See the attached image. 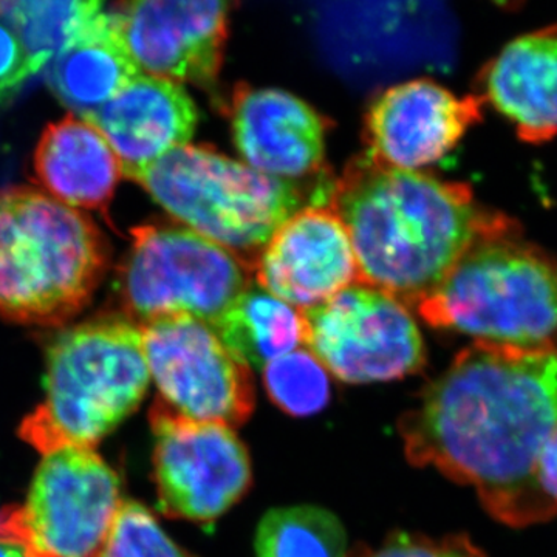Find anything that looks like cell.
Here are the masks:
<instances>
[{
	"label": "cell",
	"instance_id": "30bf717a",
	"mask_svg": "<svg viewBox=\"0 0 557 557\" xmlns=\"http://www.w3.org/2000/svg\"><path fill=\"white\" fill-rule=\"evenodd\" d=\"M149 420L153 482L164 516L212 523L247 494L251 460L233 428L182 416L160 398Z\"/></svg>",
	"mask_w": 557,
	"mask_h": 557
},
{
	"label": "cell",
	"instance_id": "6da1fadb",
	"mask_svg": "<svg viewBox=\"0 0 557 557\" xmlns=\"http://www.w3.org/2000/svg\"><path fill=\"white\" fill-rule=\"evenodd\" d=\"M557 431V348L474 343L420 392L398 432L413 467L472 486L498 522H548L537 461Z\"/></svg>",
	"mask_w": 557,
	"mask_h": 557
},
{
	"label": "cell",
	"instance_id": "7402d4cb",
	"mask_svg": "<svg viewBox=\"0 0 557 557\" xmlns=\"http://www.w3.org/2000/svg\"><path fill=\"white\" fill-rule=\"evenodd\" d=\"M104 9L100 2H0V17L20 36L33 70L40 72Z\"/></svg>",
	"mask_w": 557,
	"mask_h": 557
},
{
	"label": "cell",
	"instance_id": "603a6c76",
	"mask_svg": "<svg viewBox=\"0 0 557 557\" xmlns=\"http://www.w3.org/2000/svg\"><path fill=\"white\" fill-rule=\"evenodd\" d=\"M263 383L271 401L293 417L321 412L330 401L327 369L310 350L274 359L263 368Z\"/></svg>",
	"mask_w": 557,
	"mask_h": 557
},
{
	"label": "cell",
	"instance_id": "e0dca14e",
	"mask_svg": "<svg viewBox=\"0 0 557 557\" xmlns=\"http://www.w3.org/2000/svg\"><path fill=\"white\" fill-rule=\"evenodd\" d=\"M480 79V100L505 116L522 141L544 145L556 137L557 24L512 39Z\"/></svg>",
	"mask_w": 557,
	"mask_h": 557
},
{
	"label": "cell",
	"instance_id": "2e32d148",
	"mask_svg": "<svg viewBox=\"0 0 557 557\" xmlns=\"http://www.w3.org/2000/svg\"><path fill=\"white\" fill-rule=\"evenodd\" d=\"M234 143L249 168L282 180L321 170L325 123L288 91L242 87L233 100Z\"/></svg>",
	"mask_w": 557,
	"mask_h": 557
},
{
	"label": "cell",
	"instance_id": "ba28073f",
	"mask_svg": "<svg viewBox=\"0 0 557 557\" xmlns=\"http://www.w3.org/2000/svg\"><path fill=\"white\" fill-rule=\"evenodd\" d=\"M120 486L95 450L47 454L24 504L0 509V544L25 557H100L120 509Z\"/></svg>",
	"mask_w": 557,
	"mask_h": 557
},
{
	"label": "cell",
	"instance_id": "cb8c5ba5",
	"mask_svg": "<svg viewBox=\"0 0 557 557\" xmlns=\"http://www.w3.org/2000/svg\"><path fill=\"white\" fill-rule=\"evenodd\" d=\"M100 557H194L138 502H121Z\"/></svg>",
	"mask_w": 557,
	"mask_h": 557
},
{
	"label": "cell",
	"instance_id": "7c38bea8",
	"mask_svg": "<svg viewBox=\"0 0 557 557\" xmlns=\"http://www.w3.org/2000/svg\"><path fill=\"white\" fill-rule=\"evenodd\" d=\"M226 2L120 3L121 36L143 75L209 86L218 79L228 38Z\"/></svg>",
	"mask_w": 557,
	"mask_h": 557
},
{
	"label": "cell",
	"instance_id": "8992f818",
	"mask_svg": "<svg viewBox=\"0 0 557 557\" xmlns=\"http://www.w3.org/2000/svg\"><path fill=\"white\" fill-rule=\"evenodd\" d=\"M137 182L186 228L234 256L259 255L306 200L314 207L298 183L200 146L171 150Z\"/></svg>",
	"mask_w": 557,
	"mask_h": 557
},
{
	"label": "cell",
	"instance_id": "44dd1931",
	"mask_svg": "<svg viewBox=\"0 0 557 557\" xmlns=\"http://www.w3.org/2000/svg\"><path fill=\"white\" fill-rule=\"evenodd\" d=\"M347 534L333 512L318 507L271 509L256 534L258 557H347Z\"/></svg>",
	"mask_w": 557,
	"mask_h": 557
},
{
	"label": "cell",
	"instance_id": "9a60e30c",
	"mask_svg": "<svg viewBox=\"0 0 557 557\" xmlns=\"http://www.w3.org/2000/svg\"><path fill=\"white\" fill-rule=\"evenodd\" d=\"M119 157L123 177L139 175L196 131V106L174 81L139 73L90 119Z\"/></svg>",
	"mask_w": 557,
	"mask_h": 557
},
{
	"label": "cell",
	"instance_id": "4316f807",
	"mask_svg": "<svg viewBox=\"0 0 557 557\" xmlns=\"http://www.w3.org/2000/svg\"><path fill=\"white\" fill-rule=\"evenodd\" d=\"M537 482L545 496L557 505V431L539 457Z\"/></svg>",
	"mask_w": 557,
	"mask_h": 557
},
{
	"label": "cell",
	"instance_id": "7a4b0ae2",
	"mask_svg": "<svg viewBox=\"0 0 557 557\" xmlns=\"http://www.w3.org/2000/svg\"><path fill=\"white\" fill-rule=\"evenodd\" d=\"M327 208L346 226L358 282L413 304L472 245L520 233L519 222L486 209L463 183L397 170L368 153L333 180Z\"/></svg>",
	"mask_w": 557,
	"mask_h": 557
},
{
	"label": "cell",
	"instance_id": "5bb4252c",
	"mask_svg": "<svg viewBox=\"0 0 557 557\" xmlns=\"http://www.w3.org/2000/svg\"><path fill=\"white\" fill-rule=\"evenodd\" d=\"M252 269L259 287L307 310L358 282V263L344 223L330 208L309 207L273 234Z\"/></svg>",
	"mask_w": 557,
	"mask_h": 557
},
{
	"label": "cell",
	"instance_id": "83f0119b",
	"mask_svg": "<svg viewBox=\"0 0 557 557\" xmlns=\"http://www.w3.org/2000/svg\"><path fill=\"white\" fill-rule=\"evenodd\" d=\"M0 557H25L20 548L11 547V545L0 544Z\"/></svg>",
	"mask_w": 557,
	"mask_h": 557
},
{
	"label": "cell",
	"instance_id": "8fae6325",
	"mask_svg": "<svg viewBox=\"0 0 557 557\" xmlns=\"http://www.w3.org/2000/svg\"><path fill=\"white\" fill-rule=\"evenodd\" d=\"M149 373L160 399L182 416L237 428L251 417V369L223 346L214 330L193 317L139 325Z\"/></svg>",
	"mask_w": 557,
	"mask_h": 557
},
{
	"label": "cell",
	"instance_id": "9c48e42d",
	"mask_svg": "<svg viewBox=\"0 0 557 557\" xmlns=\"http://www.w3.org/2000/svg\"><path fill=\"white\" fill-rule=\"evenodd\" d=\"M300 314L304 344L344 383L405 379L426 364L416 319L401 300L380 289L348 287Z\"/></svg>",
	"mask_w": 557,
	"mask_h": 557
},
{
	"label": "cell",
	"instance_id": "d4e9b609",
	"mask_svg": "<svg viewBox=\"0 0 557 557\" xmlns=\"http://www.w3.org/2000/svg\"><path fill=\"white\" fill-rule=\"evenodd\" d=\"M347 557H486L465 534L434 539L397 531L379 545H357Z\"/></svg>",
	"mask_w": 557,
	"mask_h": 557
},
{
	"label": "cell",
	"instance_id": "ac0fdd59",
	"mask_svg": "<svg viewBox=\"0 0 557 557\" xmlns=\"http://www.w3.org/2000/svg\"><path fill=\"white\" fill-rule=\"evenodd\" d=\"M33 166L44 193L76 209L108 208L123 177L119 157L102 132L73 113L46 127Z\"/></svg>",
	"mask_w": 557,
	"mask_h": 557
},
{
	"label": "cell",
	"instance_id": "d6986e66",
	"mask_svg": "<svg viewBox=\"0 0 557 557\" xmlns=\"http://www.w3.org/2000/svg\"><path fill=\"white\" fill-rule=\"evenodd\" d=\"M138 75L115 14L102 9L51 61L49 84L73 115L90 119Z\"/></svg>",
	"mask_w": 557,
	"mask_h": 557
},
{
	"label": "cell",
	"instance_id": "ffe728a7",
	"mask_svg": "<svg viewBox=\"0 0 557 557\" xmlns=\"http://www.w3.org/2000/svg\"><path fill=\"white\" fill-rule=\"evenodd\" d=\"M209 327L249 369H263L304 343L300 311L251 284Z\"/></svg>",
	"mask_w": 557,
	"mask_h": 557
},
{
	"label": "cell",
	"instance_id": "5b68a950",
	"mask_svg": "<svg viewBox=\"0 0 557 557\" xmlns=\"http://www.w3.org/2000/svg\"><path fill=\"white\" fill-rule=\"evenodd\" d=\"M412 306L431 327L475 343L557 348V259L520 233L490 237Z\"/></svg>",
	"mask_w": 557,
	"mask_h": 557
},
{
	"label": "cell",
	"instance_id": "277c9868",
	"mask_svg": "<svg viewBox=\"0 0 557 557\" xmlns=\"http://www.w3.org/2000/svg\"><path fill=\"white\" fill-rule=\"evenodd\" d=\"M150 373L139 325L101 317L58 333L47 347L46 399L22 421L38 453L91 449L138 408Z\"/></svg>",
	"mask_w": 557,
	"mask_h": 557
},
{
	"label": "cell",
	"instance_id": "4fadbf2b",
	"mask_svg": "<svg viewBox=\"0 0 557 557\" xmlns=\"http://www.w3.org/2000/svg\"><path fill=\"white\" fill-rule=\"evenodd\" d=\"M482 106L479 97H457L432 79L398 84L370 104L366 153L397 170L437 163L482 120Z\"/></svg>",
	"mask_w": 557,
	"mask_h": 557
},
{
	"label": "cell",
	"instance_id": "52a82bcc",
	"mask_svg": "<svg viewBox=\"0 0 557 557\" xmlns=\"http://www.w3.org/2000/svg\"><path fill=\"white\" fill-rule=\"evenodd\" d=\"M115 285L134 324L186 314L211 325L249 281L237 256L186 226L145 225L132 230Z\"/></svg>",
	"mask_w": 557,
	"mask_h": 557
},
{
	"label": "cell",
	"instance_id": "3957f363",
	"mask_svg": "<svg viewBox=\"0 0 557 557\" xmlns=\"http://www.w3.org/2000/svg\"><path fill=\"white\" fill-rule=\"evenodd\" d=\"M109 265L89 215L40 189L0 190V317L40 327L75 318Z\"/></svg>",
	"mask_w": 557,
	"mask_h": 557
},
{
	"label": "cell",
	"instance_id": "484cf974",
	"mask_svg": "<svg viewBox=\"0 0 557 557\" xmlns=\"http://www.w3.org/2000/svg\"><path fill=\"white\" fill-rule=\"evenodd\" d=\"M35 75L20 36L0 17V100Z\"/></svg>",
	"mask_w": 557,
	"mask_h": 557
}]
</instances>
